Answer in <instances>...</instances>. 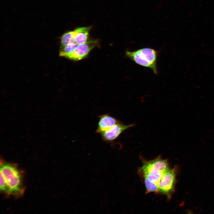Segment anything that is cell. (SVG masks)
Segmentation results:
<instances>
[{"mask_svg":"<svg viewBox=\"0 0 214 214\" xmlns=\"http://www.w3.org/2000/svg\"><path fill=\"white\" fill-rule=\"evenodd\" d=\"M169 169L166 160L159 156L151 160L143 161L140 169L147 193L157 192L159 183L165 172Z\"/></svg>","mask_w":214,"mask_h":214,"instance_id":"1","label":"cell"},{"mask_svg":"<svg viewBox=\"0 0 214 214\" xmlns=\"http://www.w3.org/2000/svg\"><path fill=\"white\" fill-rule=\"evenodd\" d=\"M158 52L150 48H144L133 51H127L126 55L136 64L151 69L158 74L157 60Z\"/></svg>","mask_w":214,"mask_h":214,"instance_id":"3","label":"cell"},{"mask_svg":"<svg viewBox=\"0 0 214 214\" xmlns=\"http://www.w3.org/2000/svg\"><path fill=\"white\" fill-rule=\"evenodd\" d=\"M91 26L82 27L75 29V43L80 45L87 41Z\"/></svg>","mask_w":214,"mask_h":214,"instance_id":"8","label":"cell"},{"mask_svg":"<svg viewBox=\"0 0 214 214\" xmlns=\"http://www.w3.org/2000/svg\"><path fill=\"white\" fill-rule=\"evenodd\" d=\"M176 167L169 169L165 172L158 185L157 192L166 196L169 199L174 190L176 183Z\"/></svg>","mask_w":214,"mask_h":214,"instance_id":"4","label":"cell"},{"mask_svg":"<svg viewBox=\"0 0 214 214\" xmlns=\"http://www.w3.org/2000/svg\"><path fill=\"white\" fill-rule=\"evenodd\" d=\"M0 172L9 189L11 194L22 195L24 192L21 173L17 167L12 164L4 163L0 165Z\"/></svg>","mask_w":214,"mask_h":214,"instance_id":"2","label":"cell"},{"mask_svg":"<svg viewBox=\"0 0 214 214\" xmlns=\"http://www.w3.org/2000/svg\"><path fill=\"white\" fill-rule=\"evenodd\" d=\"M1 191H2L7 194H10L11 193L4 179L1 172H0V185Z\"/></svg>","mask_w":214,"mask_h":214,"instance_id":"11","label":"cell"},{"mask_svg":"<svg viewBox=\"0 0 214 214\" xmlns=\"http://www.w3.org/2000/svg\"><path fill=\"white\" fill-rule=\"evenodd\" d=\"M98 119L96 132L99 134L121 122L116 118L107 114L99 116Z\"/></svg>","mask_w":214,"mask_h":214,"instance_id":"7","label":"cell"},{"mask_svg":"<svg viewBox=\"0 0 214 214\" xmlns=\"http://www.w3.org/2000/svg\"><path fill=\"white\" fill-rule=\"evenodd\" d=\"M134 125V124L125 125L121 122L100 134L103 141L108 143H112L125 130Z\"/></svg>","mask_w":214,"mask_h":214,"instance_id":"5","label":"cell"},{"mask_svg":"<svg viewBox=\"0 0 214 214\" xmlns=\"http://www.w3.org/2000/svg\"><path fill=\"white\" fill-rule=\"evenodd\" d=\"M78 45L74 43L61 47L59 51V56L67 58L74 51Z\"/></svg>","mask_w":214,"mask_h":214,"instance_id":"10","label":"cell"},{"mask_svg":"<svg viewBox=\"0 0 214 214\" xmlns=\"http://www.w3.org/2000/svg\"><path fill=\"white\" fill-rule=\"evenodd\" d=\"M75 34L74 30L68 31L64 33L60 38L61 47L75 43Z\"/></svg>","mask_w":214,"mask_h":214,"instance_id":"9","label":"cell"},{"mask_svg":"<svg viewBox=\"0 0 214 214\" xmlns=\"http://www.w3.org/2000/svg\"><path fill=\"white\" fill-rule=\"evenodd\" d=\"M97 40H92L78 45L74 51L67 58L73 60H79L86 57L90 51L98 44Z\"/></svg>","mask_w":214,"mask_h":214,"instance_id":"6","label":"cell"}]
</instances>
